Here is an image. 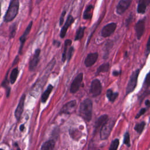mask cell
<instances>
[{
  "mask_svg": "<svg viewBox=\"0 0 150 150\" xmlns=\"http://www.w3.org/2000/svg\"><path fill=\"white\" fill-rule=\"evenodd\" d=\"M93 102L90 98L84 100L80 104L79 114L87 122H90L92 118Z\"/></svg>",
  "mask_w": 150,
  "mask_h": 150,
  "instance_id": "cell-1",
  "label": "cell"
},
{
  "mask_svg": "<svg viewBox=\"0 0 150 150\" xmlns=\"http://www.w3.org/2000/svg\"><path fill=\"white\" fill-rule=\"evenodd\" d=\"M115 120L114 119H108L101 127L100 131V137L101 140L107 139L115 125Z\"/></svg>",
  "mask_w": 150,
  "mask_h": 150,
  "instance_id": "cell-2",
  "label": "cell"
},
{
  "mask_svg": "<svg viewBox=\"0 0 150 150\" xmlns=\"http://www.w3.org/2000/svg\"><path fill=\"white\" fill-rule=\"evenodd\" d=\"M19 6V3L18 0L11 1L4 17V21L5 22H10L16 17L18 12Z\"/></svg>",
  "mask_w": 150,
  "mask_h": 150,
  "instance_id": "cell-3",
  "label": "cell"
},
{
  "mask_svg": "<svg viewBox=\"0 0 150 150\" xmlns=\"http://www.w3.org/2000/svg\"><path fill=\"white\" fill-rule=\"evenodd\" d=\"M139 73V69L134 70L130 76L128 84L126 87V94H128L129 93L133 91L135 88L137 86L138 77Z\"/></svg>",
  "mask_w": 150,
  "mask_h": 150,
  "instance_id": "cell-4",
  "label": "cell"
},
{
  "mask_svg": "<svg viewBox=\"0 0 150 150\" xmlns=\"http://www.w3.org/2000/svg\"><path fill=\"white\" fill-rule=\"evenodd\" d=\"M102 91V85L100 81L97 79H94L90 85V93L93 97H97L99 96Z\"/></svg>",
  "mask_w": 150,
  "mask_h": 150,
  "instance_id": "cell-5",
  "label": "cell"
},
{
  "mask_svg": "<svg viewBox=\"0 0 150 150\" xmlns=\"http://www.w3.org/2000/svg\"><path fill=\"white\" fill-rule=\"evenodd\" d=\"M83 77V74L82 73H79L73 80L70 87V92L72 94L76 93L79 90Z\"/></svg>",
  "mask_w": 150,
  "mask_h": 150,
  "instance_id": "cell-6",
  "label": "cell"
},
{
  "mask_svg": "<svg viewBox=\"0 0 150 150\" xmlns=\"http://www.w3.org/2000/svg\"><path fill=\"white\" fill-rule=\"evenodd\" d=\"M76 105H77V102L75 100L69 101L63 105V107L61 108L60 112L66 114H72L75 111Z\"/></svg>",
  "mask_w": 150,
  "mask_h": 150,
  "instance_id": "cell-7",
  "label": "cell"
},
{
  "mask_svg": "<svg viewBox=\"0 0 150 150\" xmlns=\"http://www.w3.org/2000/svg\"><path fill=\"white\" fill-rule=\"evenodd\" d=\"M116 28H117V24L114 22L110 23L106 25L103 28L101 31V36L104 38L109 37L114 32Z\"/></svg>",
  "mask_w": 150,
  "mask_h": 150,
  "instance_id": "cell-8",
  "label": "cell"
},
{
  "mask_svg": "<svg viewBox=\"0 0 150 150\" xmlns=\"http://www.w3.org/2000/svg\"><path fill=\"white\" fill-rule=\"evenodd\" d=\"M134 28L136 36L137 39L139 40L142 36L145 31V18L139 20L135 24Z\"/></svg>",
  "mask_w": 150,
  "mask_h": 150,
  "instance_id": "cell-9",
  "label": "cell"
},
{
  "mask_svg": "<svg viewBox=\"0 0 150 150\" xmlns=\"http://www.w3.org/2000/svg\"><path fill=\"white\" fill-rule=\"evenodd\" d=\"M40 53V49H36L32 59H30L29 64V70L30 71H33L36 67L39 61V56Z\"/></svg>",
  "mask_w": 150,
  "mask_h": 150,
  "instance_id": "cell-10",
  "label": "cell"
},
{
  "mask_svg": "<svg viewBox=\"0 0 150 150\" xmlns=\"http://www.w3.org/2000/svg\"><path fill=\"white\" fill-rule=\"evenodd\" d=\"M25 97L26 96L25 94H23L19 101V103L17 105V107L15 111V116L16 119L19 121L21 117V115L22 114L23 111V108H24V103H25Z\"/></svg>",
  "mask_w": 150,
  "mask_h": 150,
  "instance_id": "cell-11",
  "label": "cell"
},
{
  "mask_svg": "<svg viewBox=\"0 0 150 150\" xmlns=\"http://www.w3.org/2000/svg\"><path fill=\"white\" fill-rule=\"evenodd\" d=\"M132 0H121L117 6V13L122 15L128 8L131 4Z\"/></svg>",
  "mask_w": 150,
  "mask_h": 150,
  "instance_id": "cell-12",
  "label": "cell"
},
{
  "mask_svg": "<svg viewBox=\"0 0 150 150\" xmlns=\"http://www.w3.org/2000/svg\"><path fill=\"white\" fill-rule=\"evenodd\" d=\"M98 57V54L97 52L88 53L84 60V65L87 67H91L96 62Z\"/></svg>",
  "mask_w": 150,
  "mask_h": 150,
  "instance_id": "cell-13",
  "label": "cell"
},
{
  "mask_svg": "<svg viewBox=\"0 0 150 150\" xmlns=\"http://www.w3.org/2000/svg\"><path fill=\"white\" fill-rule=\"evenodd\" d=\"M32 24H33V22L30 21V23H29V25H28V26L26 27L25 32H23L22 35L19 38V41H20V43H21L19 50V53H22V50L23 45H24V43H25V42L26 41L27 36L29 35V32H30V31L31 30V28H32Z\"/></svg>",
  "mask_w": 150,
  "mask_h": 150,
  "instance_id": "cell-14",
  "label": "cell"
},
{
  "mask_svg": "<svg viewBox=\"0 0 150 150\" xmlns=\"http://www.w3.org/2000/svg\"><path fill=\"white\" fill-rule=\"evenodd\" d=\"M108 119V116L107 114H103L100 116L95 121L94 125V134H95L97 131L101 128L102 125Z\"/></svg>",
  "mask_w": 150,
  "mask_h": 150,
  "instance_id": "cell-15",
  "label": "cell"
},
{
  "mask_svg": "<svg viewBox=\"0 0 150 150\" xmlns=\"http://www.w3.org/2000/svg\"><path fill=\"white\" fill-rule=\"evenodd\" d=\"M74 21V19L73 17L71 15H69L68 16L67 19H66V23H64V26L62 27V28L61 29L60 33V36L61 38H64L69 27L73 23Z\"/></svg>",
  "mask_w": 150,
  "mask_h": 150,
  "instance_id": "cell-16",
  "label": "cell"
},
{
  "mask_svg": "<svg viewBox=\"0 0 150 150\" xmlns=\"http://www.w3.org/2000/svg\"><path fill=\"white\" fill-rule=\"evenodd\" d=\"M150 2V0H139L138 7H137V12L139 13H144L146 7L149 5Z\"/></svg>",
  "mask_w": 150,
  "mask_h": 150,
  "instance_id": "cell-17",
  "label": "cell"
},
{
  "mask_svg": "<svg viewBox=\"0 0 150 150\" xmlns=\"http://www.w3.org/2000/svg\"><path fill=\"white\" fill-rule=\"evenodd\" d=\"M53 86L52 84H49V86L47 87V89L43 92V93L42 95L41 101L42 103H45L46 102V101L47 100L50 96V94L53 90Z\"/></svg>",
  "mask_w": 150,
  "mask_h": 150,
  "instance_id": "cell-18",
  "label": "cell"
},
{
  "mask_svg": "<svg viewBox=\"0 0 150 150\" xmlns=\"http://www.w3.org/2000/svg\"><path fill=\"white\" fill-rule=\"evenodd\" d=\"M94 7L92 5H90L87 6L86 9L84 11V14H83V18L86 20H88L91 19L93 16V12Z\"/></svg>",
  "mask_w": 150,
  "mask_h": 150,
  "instance_id": "cell-19",
  "label": "cell"
},
{
  "mask_svg": "<svg viewBox=\"0 0 150 150\" xmlns=\"http://www.w3.org/2000/svg\"><path fill=\"white\" fill-rule=\"evenodd\" d=\"M54 146L55 141L53 139H50L45 142L42 144L40 149L42 150H52L54 148Z\"/></svg>",
  "mask_w": 150,
  "mask_h": 150,
  "instance_id": "cell-20",
  "label": "cell"
},
{
  "mask_svg": "<svg viewBox=\"0 0 150 150\" xmlns=\"http://www.w3.org/2000/svg\"><path fill=\"white\" fill-rule=\"evenodd\" d=\"M106 96L110 102L114 103L118 96V93L114 92L111 89H108L106 91Z\"/></svg>",
  "mask_w": 150,
  "mask_h": 150,
  "instance_id": "cell-21",
  "label": "cell"
},
{
  "mask_svg": "<svg viewBox=\"0 0 150 150\" xmlns=\"http://www.w3.org/2000/svg\"><path fill=\"white\" fill-rule=\"evenodd\" d=\"M110 69V64L109 63H104L102 64H101L97 69L96 75L98 76L101 73H105L107 72Z\"/></svg>",
  "mask_w": 150,
  "mask_h": 150,
  "instance_id": "cell-22",
  "label": "cell"
},
{
  "mask_svg": "<svg viewBox=\"0 0 150 150\" xmlns=\"http://www.w3.org/2000/svg\"><path fill=\"white\" fill-rule=\"evenodd\" d=\"M71 44V40L70 39H66L64 41V49L63 52L62 53V60L63 62H64L66 60V54L67 52V47L68 46H70Z\"/></svg>",
  "mask_w": 150,
  "mask_h": 150,
  "instance_id": "cell-23",
  "label": "cell"
},
{
  "mask_svg": "<svg viewBox=\"0 0 150 150\" xmlns=\"http://www.w3.org/2000/svg\"><path fill=\"white\" fill-rule=\"evenodd\" d=\"M85 29H86V27L84 26H80L79 28V29L76 32V36L74 37V40H80L83 37Z\"/></svg>",
  "mask_w": 150,
  "mask_h": 150,
  "instance_id": "cell-24",
  "label": "cell"
},
{
  "mask_svg": "<svg viewBox=\"0 0 150 150\" xmlns=\"http://www.w3.org/2000/svg\"><path fill=\"white\" fill-rule=\"evenodd\" d=\"M18 73H19V71H18V67H15L12 70L10 75V82L12 84H14L15 82L16 81V80L18 77Z\"/></svg>",
  "mask_w": 150,
  "mask_h": 150,
  "instance_id": "cell-25",
  "label": "cell"
},
{
  "mask_svg": "<svg viewBox=\"0 0 150 150\" xmlns=\"http://www.w3.org/2000/svg\"><path fill=\"white\" fill-rule=\"evenodd\" d=\"M145 125H146V123L144 121H142L139 123H138L135 125L134 130L137 132H138L139 134H141L142 132V131H143V130L145 128Z\"/></svg>",
  "mask_w": 150,
  "mask_h": 150,
  "instance_id": "cell-26",
  "label": "cell"
},
{
  "mask_svg": "<svg viewBox=\"0 0 150 150\" xmlns=\"http://www.w3.org/2000/svg\"><path fill=\"white\" fill-rule=\"evenodd\" d=\"M119 144H120V141H119V139H114L111 144H110V146L109 147V150H116L117 149L118 147V145H119Z\"/></svg>",
  "mask_w": 150,
  "mask_h": 150,
  "instance_id": "cell-27",
  "label": "cell"
},
{
  "mask_svg": "<svg viewBox=\"0 0 150 150\" xmlns=\"http://www.w3.org/2000/svg\"><path fill=\"white\" fill-rule=\"evenodd\" d=\"M124 144L127 146L128 147H129L131 146V143H130V137L129 134L128 132H126L125 134H124Z\"/></svg>",
  "mask_w": 150,
  "mask_h": 150,
  "instance_id": "cell-28",
  "label": "cell"
},
{
  "mask_svg": "<svg viewBox=\"0 0 150 150\" xmlns=\"http://www.w3.org/2000/svg\"><path fill=\"white\" fill-rule=\"evenodd\" d=\"M74 49L73 46H70L68 50V52H67V54H66V59H67V61H70V60L71 58V56L74 53Z\"/></svg>",
  "mask_w": 150,
  "mask_h": 150,
  "instance_id": "cell-29",
  "label": "cell"
},
{
  "mask_svg": "<svg viewBox=\"0 0 150 150\" xmlns=\"http://www.w3.org/2000/svg\"><path fill=\"white\" fill-rule=\"evenodd\" d=\"M16 25L14 24L12 25V26L11 28V32H10V38H13L15 35V33H16Z\"/></svg>",
  "mask_w": 150,
  "mask_h": 150,
  "instance_id": "cell-30",
  "label": "cell"
},
{
  "mask_svg": "<svg viewBox=\"0 0 150 150\" xmlns=\"http://www.w3.org/2000/svg\"><path fill=\"white\" fill-rule=\"evenodd\" d=\"M146 111V108H141V109L139 111V112L137 113V114L135 115V118H139L141 115H142L143 114H144Z\"/></svg>",
  "mask_w": 150,
  "mask_h": 150,
  "instance_id": "cell-31",
  "label": "cell"
},
{
  "mask_svg": "<svg viewBox=\"0 0 150 150\" xmlns=\"http://www.w3.org/2000/svg\"><path fill=\"white\" fill-rule=\"evenodd\" d=\"M150 42H149V39L148 40V42L146 43V50H145V53H146V55L148 56V54L150 52Z\"/></svg>",
  "mask_w": 150,
  "mask_h": 150,
  "instance_id": "cell-32",
  "label": "cell"
},
{
  "mask_svg": "<svg viewBox=\"0 0 150 150\" xmlns=\"http://www.w3.org/2000/svg\"><path fill=\"white\" fill-rule=\"evenodd\" d=\"M149 74L148 73L146 76V77H145V85L147 87H148L149 86V84H150V82H149Z\"/></svg>",
  "mask_w": 150,
  "mask_h": 150,
  "instance_id": "cell-33",
  "label": "cell"
},
{
  "mask_svg": "<svg viewBox=\"0 0 150 150\" xmlns=\"http://www.w3.org/2000/svg\"><path fill=\"white\" fill-rule=\"evenodd\" d=\"M65 14H66V11H64L62 12V15H61V16H60V22H59L60 26H61V25L63 24V23L64 17Z\"/></svg>",
  "mask_w": 150,
  "mask_h": 150,
  "instance_id": "cell-34",
  "label": "cell"
},
{
  "mask_svg": "<svg viewBox=\"0 0 150 150\" xmlns=\"http://www.w3.org/2000/svg\"><path fill=\"white\" fill-rule=\"evenodd\" d=\"M53 45L55 46H56L57 47H59L60 45V42L59 41H57V40H54L53 42Z\"/></svg>",
  "mask_w": 150,
  "mask_h": 150,
  "instance_id": "cell-35",
  "label": "cell"
},
{
  "mask_svg": "<svg viewBox=\"0 0 150 150\" xmlns=\"http://www.w3.org/2000/svg\"><path fill=\"white\" fill-rule=\"evenodd\" d=\"M121 73V71H117V70H114L112 72V75L114 76H117L120 75Z\"/></svg>",
  "mask_w": 150,
  "mask_h": 150,
  "instance_id": "cell-36",
  "label": "cell"
},
{
  "mask_svg": "<svg viewBox=\"0 0 150 150\" xmlns=\"http://www.w3.org/2000/svg\"><path fill=\"white\" fill-rule=\"evenodd\" d=\"M18 60H19V57H18V56H17L15 57V60H14V62H13V65L15 64H16V63L18 62Z\"/></svg>",
  "mask_w": 150,
  "mask_h": 150,
  "instance_id": "cell-37",
  "label": "cell"
},
{
  "mask_svg": "<svg viewBox=\"0 0 150 150\" xmlns=\"http://www.w3.org/2000/svg\"><path fill=\"white\" fill-rule=\"evenodd\" d=\"M149 100H145V105H146V107H149Z\"/></svg>",
  "mask_w": 150,
  "mask_h": 150,
  "instance_id": "cell-38",
  "label": "cell"
},
{
  "mask_svg": "<svg viewBox=\"0 0 150 150\" xmlns=\"http://www.w3.org/2000/svg\"><path fill=\"white\" fill-rule=\"evenodd\" d=\"M20 130L21 131H23V129H25V127H24V124H22V125H21V126H20Z\"/></svg>",
  "mask_w": 150,
  "mask_h": 150,
  "instance_id": "cell-39",
  "label": "cell"
},
{
  "mask_svg": "<svg viewBox=\"0 0 150 150\" xmlns=\"http://www.w3.org/2000/svg\"><path fill=\"white\" fill-rule=\"evenodd\" d=\"M0 15H1V0H0Z\"/></svg>",
  "mask_w": 150,
  "mask_h": 150,
  "instance_id": "cell-40",
  "label": "cell"
}]
</instances>
